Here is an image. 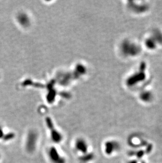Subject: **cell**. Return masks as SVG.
<instances>
[{"instance_id": "5", "label": "cell", "mask_w": 162, "mask_h": 163, "mask_svg": "<svg viewBox=\"0 0 162 163\" xmlns=\"http://www.w3.org/2000/svg\"><path fill=\"white\" fill-rule=\"evenodd\" d=\"M95 155L94 153L91 152H87L81 155L79 157V161L82 163H87L93 161L94 159Z\"/></svg>"}, {"instance_id": "2", "label": "cell", "mask_w": 162, "mask_h": 163, "mask_svg": "<svg viewBox=\"0 0 162 163\" xmlns=\"http://www.w3.org/2000/svg\"><path fill=\"white\" fill-rule=\"evenodd\" d=\"M46 124L50 131L52 140L55 143H60L63 140V136L58 130L55 128L52 121L50 118H47Z\"/></svg>"}, {"instance_id": "1", "label": "cell", "mask_w": 162, "mask_h": 163, "mask_svg": "<svg viewBox=\"0 0 162 163\" xmlns=\"http://www.w3.org/2000/svg\"><path fill=\"white\" fill-rule=\"evenodd\" d=\"M38 140V134L37 131H30L27 136L26 141V149L28 153L34 151L37 147V142Z\"/></svg>"}, {"instance_id": "4", "label": "cell", "mask_w": 162, "mask_h": 163, "mask_svg": "<svg viewBox=\"0 0 162 163\" xmlns=\"http://www.w3.org/2000/svg\"><path fill=\"white\" fill-rule=\"evenodd\" d=\"M75 148L77 151L84 154L88 152L89 145L87 141L82 138H77L75 142Z\"/></svg>"}, {"instance_id": "7", "label": "cell", "mask_w": 162, "mask_h": 163, "mask_svg": "<svg viewBox=\"0 0 162 163\" xmlns=\"http://www.w3.org/2000/svg\"><path fill=\"white\" fill-rule=\"evenodd\" d=\"M3 136H4L3 131L2 128L0 127V138H2Z\"/></svg>"}, {"instance_id": "6", "label": "cell", "mask_w": 162, "mask_h": 163, "mask_svg": "<svg viewBox=\"0 0 162 163\" xmlns=\"http://www.w3.org/2000/svg\"><path fill=\"white\" fill-rule=\"evenodd\" d=\"M116 148H117V144L114 141H109L105 143V153H107L108 154H112L113 153V151H115Z\"/></svg>"}, {"instance_id": "3", "label": "cell", "mask_w": 162, "mask_h": 163, "mask_svg": "<svg viewBox=\"0 0 162 163\" xmlns=\"http://www.w3.org/2000/svg\"><path fill=\"white\" fill-rule=\"evenodd\" d=\"M48 155L52 163H66L65 157L61 155L56 147H50L48 151Z\"/></svg>"}]
</instances>
